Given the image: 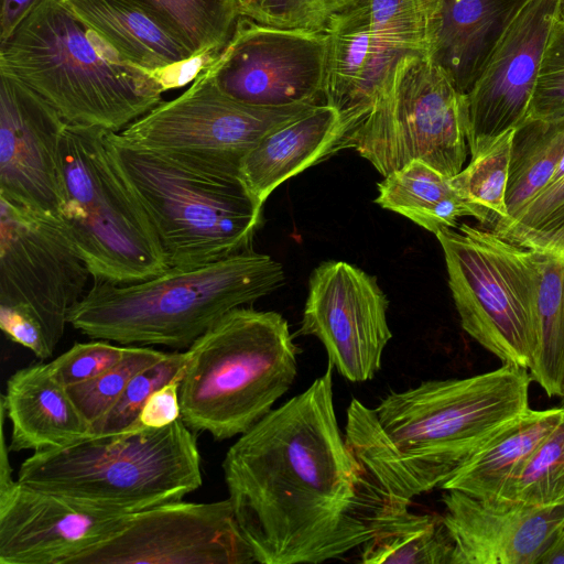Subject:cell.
Segmentation results:
<instances>
[{
	"label": "cell",
	"mask_w": 564,
	"mask_h": 564,
	"mask_svg": "<svg viewBox=\"0 0 564 564\" xmlns=\"http://www.w3.org/2000/svg\"><path fill=\"white\" fill-rule=\"evenodd\" d=\"M41 1L43 0H0V41L9 37Z\"/></svg>",
	"instance_id": "cell-40"
},
{
	"label": "cell",
	"mask_w": 564,
	"mask_h": 564,
	"mask_svg": "<svg viewBox=\"0 0 564 564\" xmlns=\"http://www.w3.org/2000/svg\"><path fill=\"white\" fill-rule=\"evenodd\" d=\"M558 0H524L463 95L470 159L527 118Z\"/></svg>",
	"instance_id": "cell-17"
},
{
	"label": "cell",
	"mask_w": 564,
	"mask_h": 564,
	"mask_svg": "<svg viewBox=\"0 0 564 564\" xmlns=\"http://www.w3.org/2000/svg\"><path fill=\"white\" fill-rule=\"evenodd\" d=\"M109 132L65 124L58 219L93 279L137 283L170 265L145 209L117 162Z\"/></svg>",
	"instance_id": "cell-8"
},
{
	"label": "cell",
	"mask_w": 564,
	"mask_h": 564,
	"mask_svg": "<svg viewBox=\"0 0 564 564\" xmlns=\"http://www.w3.org/2000/svg\"><path fill=\"white\" fill-rule=\"evenodd\" d=\"M563 225L564 158L550 181L527 202L509 224L495 232L513 241L525 235L549 232Z\"/></svg>",
	"instance_id": "cell-36"
},
{
	"label": "cell",
	"mask_w": 564,
	"mask_h": 564,
	"mask_svg": "<svg viewBox=\"0 0 564 564\" xmlns=\"http://www.w3.org/2000/svg\"><path fill=\"white\" fill-rule=\"evenodd\" d=\"M1 406L12 427L10 452L62 447L93 434L91 424L48 362L14 371L7 380Z\"/></svg>",
	"instance_id": "cell-22"
},
{
	"label": "cell",
	"mask_w": 564,
	"mask_h": 564,
	"mask_svg": "<svg viewBox=\"0 0 564 564\" xmlns=\"http://www.w3.org/2000/svg\"><path fill=\"white\" fill-rule=\"evenodd\" d=\"M285 282L280 262L249 251L191 268H170L137 283L94 278L68 324L91 339L189 348L228 312Z\"/></svg>",
	"instance_id": "cell-3"
},
{
	"label": "cell",
	"mask_w": 564,
	"mask_h": 564,
	"mask_svg": "<svg viewBox=\"0 0 564 564\" xmlns=\"http://www.w3.org/2000/svg\"><path fill=\"white\" fill-rule=\"evenodd\" d=\"M88 276L57 217L0 198V306L32 322L53 351Z\"/></svg>",
	"instance_id": "cell-13"
},
{
	"label": "cell",
	"mask_w": 564,
	"mask_h": 564,
	"mask_svg": "<svg viewBox=\"0 0 564 564\" xmlns=\"http://www.w3.org/2000/svg\"><path fill=\"white\" fill-rule=\"evenodd\" d=\"M185 352H166L159 361L137 372L112 405L93 424V434L106 435L128 429L148 398L185 369Z\"/></svg>",
	"instance_id": "cell-33"
},
{
	"label": "cell",
	"mask_w": 564,
	"mask_h": 564,
	"mask_svg": "<svg viewBox=\"0 0 564 564\" xmlns=\"http://www.w3.org/2000/svg\"><path fill=\"white\" fill-rule=\"evenodd\" d=\"M131 514L86 506L18 479L0 481V563L73 564L117 534Z\"/></svg>",
	"instance_id": "cell-18"
},
{
	"label": "cell",
	"mask_w": 564,
	"mask_h": 564,
	"mask_svg": "<svg viewBox=\"0 0 564 564\" xmlns=\"http://www.w3.org/2000/svg\"><path fill=\"white\" fill-rule=\"evenodd\" d=\"M254 552L229 498L159 505L130 516L73 564H251Z\"/></svg>",
	"instance_id": "cell-15"
},
{
	"label": "cell",
	"mask_w": 564,
	"mask_h": 564,
	"mask_svg": "<svg viewBox=\"0 0 564 564\" xmlns=\"http://www.w3.org/2000/svg\"><path fill=\"white\" fill-rule=\"evenodd\" d=\"M124 351L126 346L95 339L89 343H76L48 364L56 379L65 387L72 388L111 368L122 359Z\"/></svg>",
	"instance_id": "cell-38"
},
{
	"label": "cell",
	"mask_w": 564,
	"mask_h": 564,
	"mask_svg": "<svg viewBox=\"0 0 564 564\" xmlns=\"http://www.w3.org/2000/svg\"><path fill=\"white\" fill-rule=\"evenodd\" d=\"M375 203L436 234L457 228L458 219L473 212L452 185L451 177L414 160L383 176Z\"/></svg>",
	"instance_id": "cell-26"
},
{
	"label": "cell",
	"mask_w": 564,
	"mask_h": 564,
	"mask_svg": "<svg viewBox=\"0 0 564 564\" xmlns=\"http://www.w3.org/2000/svg\"><path fill=\"white\" fill-rule=\"evenodd\" d=\"M564 113V21L555 19L543 51L541 65L525 119Z\"/></svg>",
	"instance_id": "cell-37"
},
{
	"label": "cell",
	"mask_w": 564,
	"mask_h": 564,
	"mask_svg": "<svg viewBox=\"0 0 564 564\" xmlns=\"http://www.w3.org/2000/svg\"><path fill=\"white\" fill-rule=\"evenodd\" d=\"M69 10L127 63L150 74L194 58L182 40L128 0H64Z\"/></svg>",
	"instance_id": "cell-24"
},
{
	"label": "cell",
	"mask_w": 564,
	"mask_h": 564,
	"mask_svg": "<svg viewBox=\"0 0 564 564\" xmlns=\"http://www.w3.org/2000/svg\"><path fill=\"white\" fill-rule=\"evenodd\" d=\"M333 365L228 448L221 467L258 563H322L364 545L400 502L341 434Z\"/></svg>",
	"instance_id": "cell-1"
},
{
	"label": "cell",
	"mask_w": 564,
	"mask_h": 564,
	"mask_svg": "<svg viewBox=\"0 0 564 564\" xmlns=\"http://www.w3.org/2000/svg\"><path fill=\"white\" fill-rule=\"evenodd\" d=\"M462 328L506 365L530 369L535 347L536 251L487 227L435 234Z\"/></svg>",
	"instance_id": "cell-9"
},
{
	"label": "cell",
	"mask_w": 564,
	"mask_h": 564,
	"mask_svg": "<svg viewBox=\"0 0 564 564\" xmlns=\"http://www.w3.org/2000/svg\"><path fill=\"white\" fill-rule=\"evenodd\" d=\"M346 127L340 149H354L383 176L420 160L452 177L467 158L463 94L429 55L400 61Z\"/></svg>",
	"instance_id": "cell-10"
},
{
	"label": "cell",
	"mask_w": 564,
	"mask_h": 564,
	"mask_svg": "<svg viewBox=\"0 0 564 564\" xmlns=\"http://www.w3.org/2000/svg\"><path fill=\"white\" fill-rule=\"evenodd\" d=\"M357 0H238L240 17L258 23L326 33Z\"/></svg>",
	"instance_id": "cell-35"
},
{
	"label": "cell",
	"mask_w": 564,
	"mask_h": 564,
	"mask_svg": "<svg viewBox=\"0 0 564 564\" xmlns=\"http://www.w3.org/2000/svg\"><path fill=\"white\" fill-rule=\"evenodd\" d=\"M524 0H438L431 58L465 95Z\"/></svg>",
	"instance_id": "cell-23"
},
{
	"label": "cell",
	"mask_w": 564,
	"mask_h": 564,
	"mask_svg": "<svg viewBox=\"0 0 564 564\" xmlns=\"http://www.w3.org/2000/svg\"><path fill=\"white\" fill-rule=\"evenodd\" d=\"M160 21L194 57L218 54L240 17L238 0H128Z\"/></svg>",
	"instance_id": "cell-30"
},
{
	"label": "cell",
	"mask_w": 564,
	"mask_h": 564,
	"mask_svg": "<svg viewBox=\"0 0 564 564\" xmlns=\"http://www.w3.org/2000/svg\"><path fill=\"white\" fill-rule=\"evenodd\" d=\"M18 481L76 502L134 513L182 500L202 486L196 435L182 416L164 427H128L34 452Z\"/></svg>",
	"instance_id": "cell-5"
},
{
	"label": "cell",
	"mask_w": 564,
	"mask_h": 564,
	"mask_svg": "<svg viewBox=\"0 0 564 564\" xmlns=\"http://www.w3.org/2000/svg\"><path fill=\"white\" fill-rule=\"evenodd\" d=\"M165 354L148 347L126 346L119 362L96 378L68 388L73 400L91 426L119 398L137 372L159 361Z\"/></svg>",
	"instance_id": "cell-34"
},
{
	"label": "cell",
	"mask_w": 564,
	"mask_h": 564,
	"mask_svg": "<svg viewBox=\"0 0 564 564\" xmlns=\"http://www.w3.org/2000/svg\"><path fill=\"white\" fill-rule=\"evenodd\" d=\"M0 73L41 95L67 123L120 132L162 100L160 79L127 63L64 0H43L0 41Z\"/></svg>",
	"instance_id": "cell-4"
},
{
	"label": "cell",
	"mask_w": 564,
	"mask_h": 564,
	"mask_svg": "<svg viewBox=\"0 0 564 564\" xmlns=\"http://www.w3.org/2000/svg\"><path fill=\"white\" fill-rule=\"evenodd\" d=\"M398 505L361 545L365 564H453L454 544L442 516L417 514Z\"/></svg>",
	"instance_id": "cell-27"
},
{
	"label": "cell",
	"mask_w": 564,
	"mask_h": 564,
	"mask_svg": "<svg viewBox=\"0 0 564 564\" xmlns=\"http://www.w3.org/2000/svg\"><path fill=\"white\" fill-rule=\"evenodd\" d=\"M326 33L264 25L239 17L224 48L207 64L219 87L253 106L324 101Z\"/></svg>",
	"instance_id": "cell-14"
},
{
	"label": "cell",
	"mask_w": 564,
	"mask_h": 564,
	"mask_svg": "<svg viewBox=\"0 0 564 564\" xmlns=\"http://www.w3.org/2000/svg\"><path fill=\"white\" fill-rule=\"evenodd\" d=\"M388 299L375 276L345 261H325L314 269L301 333L325 347L328 364L347 380H371L381 368L392 338Z\"/></svg>",
	"instance_id": "cell-16"
},
{
	"label": "cell",
	"mask_w": 564,
	"mask_h": 564,
	"mask_svg": "<svg viewBox=\"0 0 564 564\" xmlns=\"http://www.w3.org/2000/svg\"><path fill=\"white\" fill-rule=\"evenodd\" d=\"M442 502L453 564H538L564 530V502L484 501L451 489Z\"/></svg>",
	"instance_id": "cell-20"
},
{
	"label": "cell",
	"mask_w": 564,
	"mask_h": 564,
	"mask_svg": "<svg viewBox=\"0 0 564 564\" xmlns=\"http://www.w3.org/2000/svg\"><path fill=\"white\" fill-rule=\"evenodd\" d=\"M438 0H357L326 31L324 101L348 119L406 56L431 55Z\"/></svg>",
	"instance_id": "cell-11"
},
{
	"label": "cell",
	"mask_w": 564,
	"mask_h": 564,
	"mask_svg": "<svg viewBox=\"0 0 564 564\" xmlns=\"http://www.w3.org/2000/svg\"><path fill=\"white\" fill-rule=\"evenodd\" d=\"M500 500H516L534 506L564 502V412L557 424L508 482Z\"/></svg>",
	"instance_id": "cell-32"
},
{
	"label": "cell",
	"mask_w": 564,
	"mask_h": 564,
	"mask_svg": "<svg viewBox=\"0 0 564 564\" xmlns=\"http://www.w3.org/2000/svg\"><path fill=\"white\" fill-rule=\"evenodd\" d=\"M535 251V250H534ZM536 335L529 369L549 397L564 394V257L536 251Z\"/></svg>",
	"instance_id": "cell-28"
},
{
	"label": "cell",
	"mask_w": 564,
	"mask_h": 564,
	"mask_svg": "<svg viewBox=\"0 0 564 564\" xmlns=\"http://www.w3.org/2000/svg\"><path fill=\"white\" fill-rule=\"evenodd\" d=\"M562 406L528 409L495 433L446 482L484 501L500 500L508 482L560 421Z\"/></svg>",
	"instance_id": "cell-25"
},
{
	"label": "cell",
	"mask_w": 564,
	"mask_h": 564,
	"mask_svg": "<svg viewBox=\"0 0 564 564\" xmlns=\"http://www.w3.org/2000/svg\"><path fill=\"white\" fill-rule=\"evenodd\" d=\"M62 115L20 79L0 73V198L58 218Z\"/></svg>",
	"instance_id": "cell-19"
},
{
	"label": "cell",
	"mask_w": 564,
	"mask_h": 564,
	"mask_svg": "<svg viewBox=\"0 0 564 564\" xmlns=\"http://www.w3.org/2000/svg\"><path fill=\"white\" fill-rule=\"evenodd\" d=\"M514 129L507 131L490 148L459 173L452 185L469 206L473 217L484 227L496 230L509 219L506 194L509 180Z\"/></svg>",
	"instance_id": "cell-31"
},
{
	"label": "cell",
	"mask_w": 564,
	"mask_h": 564,
	"mask_svg": "<svg viewBox=\"0 0 564 564\" xmlns=\"http://www.w3.org/2000/svg\"><path fill=\"white\" fill-rule=\"evenodd\" d=\"M109 140L145 209L170 268H191L251 250L262 204L238 173L196 159Z\"/></svg>",
	"instance_id": "cell-6"
},
{
	"label": "cell",
	"mask_w": 564,
	"mask_h": 564,
	"mask_svg": "<svg viewBox=\"0 0 564 564\" xmlns=\"http://www.w3.org/2000/svg\"><path fill=\"white\" fill-rule=\"evenodd\" d=\"M346 131L337 109L314 105L264 134L242 159L239 177L263 205L283 182L340 150Z\"/></svg>",
	"instance_id": "cell-21"
},
{
	"label": "cell",
	"mask_w": 564,
	"mask_h": 564,
	"mask_svg": "<svg viewBox=\"0 0 564 564\" xmlns=\"http://www.w3.org/2000/svg\"><path fill=\"white\" fill-rule=\"evenodd\" d=\"M184 370L155 390L129 427H164L181 417L180 387Z\"/></svg>",
	"instance_id": "cell-39"
},
{
	"label": "cell",
	"mask_w": 564,
	"mask_h": 564,
	"mask_svg": "<svg viewBox=\"0 0 564 564\" xmlns=\"http://www.w3.org/2000/svg\"><path fill=\"white\" fill-rule=\"evenodd\" d=\"M312 106L267 108L241 102L219 87L206 65L183 94L161 101L117 134L135 147L239 173L242 159L264 134Z\"/></svg>",
	"instance_id": "cell-12"
},
{
	"label": "cell",
	"mask_w": 564,
	"mask_h": 564,
	"mask_svg": "<svg viewBox=\"0 0 564 564\" xmlns=\"http://www.w3.org/2000/svg\"><path fill=\"white\" fill-rule=\"evenodd\" d=\"M528 369L503 364L466 378L391 391L375 409L352 398L345 438L392 499L446 482L495 433L529 406Z\"/></svg>",
	"instance_id": "cell-2"
},
{
	"label": "cell",
	"mask_w": 564,
	"mask_h": 564,
	"mask_svg": "<svg viewBox=\"0 0 564 564\" xmlns=\"http://www.w3.org/2000/svg\"><path fill=\"white\" fill-rule=\"evenodd\" d=\"M538 564H564V540L562 536L542 555Z\"/></svg>",
	"instance_id": "cell-41"
},
{
	"label": "cell",
	"mask_w": 564,
	"mask_h": 564,
	"mask_svg": "<svg viewBox=\"0 0 564 564\" xmlns=\"http://www.w3.org/2000/svg\"><path fill=\"white\" fill-rule=\"evenodd\" d=\"M563 158L564 113L525 119L514 129L506 194L509 219L501 227L509 224L527 202L550 181Z\"/></svg>",
	"instance_id": "cell-29"
},
{
	"label": "cell",
	"mask_w": 564,
	"mask_h": 564,
	"mask_svg": "<svg viewBox=\"0 0 564 564\" xmlns=\"http://www.w3.org/2000/svg\"><path fill=\"white\" fill-rule=\"evenodd\" d=\"M299 349L276 312L237 307L186 350L181 416L224 441L246 433L292 386Z\"/></svg>",
	"instance_id": "cell-7"
},
{
	"label": "cell",
	"mask_w": 564,
	"mask_h": 564,
	"mask_svg": "<svg viewBox=\"0 0 564 564\" xmlns=\"http://www.w3.org/2000/svg\"><path fill=\"white\" fill-rule=\"evenodd\" d=\"M561 536H562V539L564 540V530H563V532H562V535H561Z\"/></svg>",
	"instance_id": "cell-44"
},
{
	"label": "cell",
	"mask_w": 564,
	"mask_h": 564,
	"mask_svg": "<svg viewBox=\"0 0 564 564\" xmlns=\"http://www.w3.org/2000/svg\"><path fill=\"white\" fill-rule=\"evenodd\" d=\"M556 19L564 21V0H558L557 18Z\"/></svg>",
	"instance_id": "cell-42"
},
{
	"label": "cell",
	"mask_w": 564,
	"mask_h": 564,
	"mask_svg": "<svg viewBox=\"0 0 564 564\" xmlns=\"http://www.w3.org/2000/svg\"><path fill=\"white\" fill-rule=\"evenodd\" d=\"M561 400H562V401H561V406H562V408H564V394H563V397L561 398Z\"/></svg>",
	"instance_id": "cell-43"
}]
</instances>
